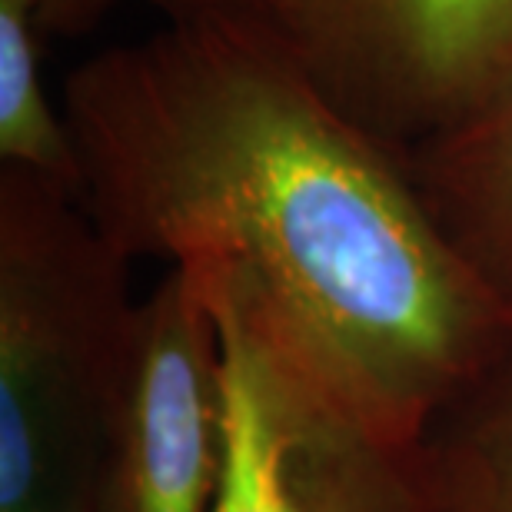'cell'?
I'll return each mask as SVG.
<instances>
[{
    "mask_svg": "<svg viewBox=\"0 0 512 512\" xmlns=\"http://www.w3.org/2000/svg\"><path fill=\"white\" fill-rule=\"evenodd\" d=\"M60 100L110 243L217 266L376 443L416 449L503 353L512 313L280 24H167L84 60Z\"/></svg>",
    "mask_w": 512,
    "mask_h": 512,
    "instance_id": "6da1fadb",
    "label": "cell"
},
{
    "mask_svg": "<svg viewBox=\"0 0 512 512\" xmlns=\"http://www.w3.org/2000/svg\"><path fill=\"white\" fill-rule=\"evenodd\" d=\"M130 263L84 200L0 167V512H104Z\"/></svg>",
    "mask_w": 512,
    "mask_h": 512,
    "instance_id": "7a4b0ae2",
    "label": "cell"
},
{
    "mask_svg": "<svg viewBox=\"0 0 512 512\" xmlns=\"http://www.w3.org/2000/svg\"><path fill=\"white\" fill-rule=\"evenodd\" d=\"M180 266L220 333L227 466L213 512H433L413 449L376 443L326 406L217 266Z\"/></svg>",
    "mask_w": 512,
    "mask_h": 512,
    "instance_id": "3957f363",
    "label": "cell"
},
{
    "mask_svg": "<svg viewBox=\"0 0 512 512\" xmlns=\"http://www.w3.org/2000/svg\"><path fill=\"white\" fill-rule=\"evenodd\" d=\"M276 24L393 150L449 127L512 67V0H276Z\"/></svg>",
    "mask_w": 512,
    "mask_h": 512,
    "instance_id": "277c9868",
    "label": "cell"
},
{
    "mask_svg": "<svg viewBox=\"0 0 512 512\" xmlns=\"http://www.w3.org/2000/svg\"><path fill=\"white\" fill-rule=\"evenodd\" d=\"M227 466L220 333L187 266L137 300L117 363L104 512H213Z\"/></svg>",
    "mask_w": 512,
    "mask_h": 512,
    "instance_id": "5b68a950",
    "label": "cell"
},
{
    "mask_svg": "<svg viewBox=\"0 0 512 512\" xmlns=\"http://www.w3.org/2000/svg\"><path fill=\"white\" fill-rule=\"evenodd\" d=\"M399 157L449 247L512 313V67L463 117Z\"/></svg>",
    "mask_w": 512,
    "mask_h": 512,
    "instance_id": "8992f818",
    "label": "cell"
},
{
    "mask_svg": "<svg viewBox=\"0 0 512 512\" xmlns=\"http://www.w3.org/2000/svg\"><path fill=\"white\" fill-rule=\"evenodd\" d=\"M413 453L433 512H512V336Z\"/></svg>",
    "mask_w": 512,
    "mask_h": 512,
    "instance_id": "52a82bcc",
    "label": "cell"
},
{
    "mask_svg": "<svg viewBox=\"0 0 512 512\" xmlns=\"http://www.w3.org/2000/svg\"><path fill=\"white\" fill-rule=\"evenodd\" d=\"M44 40L30 0H0V167L84 200V163L64 100L47 87Z\"/></svg>",
    "mask_w": 512,
    "mask_h": 512,
    "instance_id": "ba28073f",
    "label": "cell"
},
{
    "mask_svg": "<svg viewBox=\"0 0 512 512\" xmlns=\"http://www.w3.org/2000/svg\"><path fill=\"white\" fill-rule=\"evenodd\" d=\"M127 0H30L47 37L87 34ZM160 10L167 24H276V0H137Z\"/></svg>",
    "mask_w": 512,
    "mask_h": 512,
    "instance_id": "9c48e42d",
    "label": "cell"
}]
</instances>
